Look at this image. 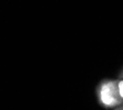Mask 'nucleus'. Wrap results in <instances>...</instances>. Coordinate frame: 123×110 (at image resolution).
Wrapping results in <instances>:
<instances>
[{
    "label": "nucleus",
    "instance_id": "nucleus-1",
    "mask_svg": "<svg viewBox=\"0 0 123 110\" xmlns=\"http://www.w3.org/2000/svg\"><path fill=\"white\" fill-rule=\"evenodd\" d=\"M100 101L105 107H114L121 103V97L119 95L118 85L115 82H108L100 87L99 90Z\"/></svg>",
    "mask_w": 123,
    "mask_h": 110
},
{
    "label": "nucleus",
    "instance_id": "nucleus-2",
    "mask_svg": "<svg viewBox=\"0 0 123 110\" xmlns=\"http://www.w3.org/2000/svg\"><path fill=\"white\" fill-rule=\"evenodd\" d=\"M118 85V90H119V95H120L121 99L123 100V80H120L119 83H117Z\"/></svg>",
    "mask_w": 123,
    "mask_h": 110
}]
</instances>
